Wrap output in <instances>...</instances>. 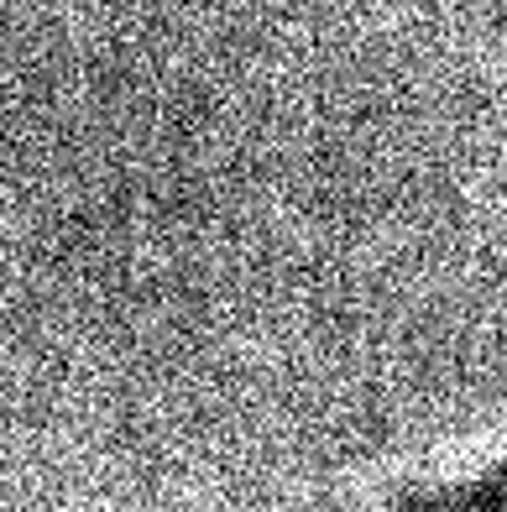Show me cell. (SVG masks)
I'll use <instances>...</instances> for the list:
<instances>
[{"label":"cell","mask_w":507,"mask_h":512,"mask_svg":"<svg viewBox=\"0 0 507 512\" xmlns=\"http://www.w3.org/2000/svg\"><path fill=\"white\" fill-rule=\"evenodd\" d=\"M393 512H507V471L471 481V486H455V492H440V497L393 507Z\"/></svg>","instance_id":"obj_1"}]
</instances>
